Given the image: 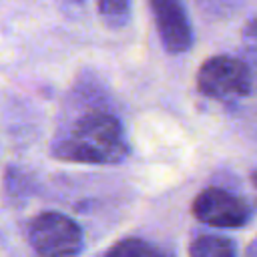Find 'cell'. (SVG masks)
<instances>
[{"label": "cell", "mask_w": 257, "mask_h": 257, "mask_svg": "<svg viewBox=\"0 0 257 257\" xmlns=\"http://www.w3.org/2000/svg\"><path fill=\"white\" fill-rule=\"evenodd\" d=\"M54 157L72 163L108 165L128 153L122 124L108 112H90L78 118L72 128L54 143Z\"/></svg>", "instance_id": "1"}, {"label": "cell", "mask_w": 257, "mask_h": 257, "mask_svg": "<svg viewBox=\"0 0 257 257\" xmlns=\"http://www.w3.org/2000/svg\"><path fill=\"white\" fill-rule=\"evenodd\" d=\"M203 8L211 14H227L239 6L241 0H199Z\"/></svg>", "instance_id": "9"}, {"label": "cell", "mask_w": 257, "mask_h": 257, "mask_svg": "<svg viewBox=\"0 0 257 257\" xmlns=\"http://www.w3.org/2000/svg\"><path fill=\"white\" fill-rule=\"evenodd\" d=\"M30 245L40 257H74L82 247L80 227L60 213H42L30 223Z\"/></svg>", "instance_id": "3"}, {"label": "cell", "mask_w": 257, "mask_h": 257, "mask_svg": "<svg viewBox=\"0 0 257 257\" xmlns=\"http://www.w3.org/2000/svg\"><path fill=\"white\" fill-rule=\"evenodd\" d=\"M191 257H235L233 243L219 235H201L191 243Z\"/></svg>", "instance_id": "6"}, {"label": "cell", "mask_w": 257, "mask_h": 257, "mask_svg": "<svg viewBox=\"0 0 257 257\" xmlns=\"http://www.w3.org/2000/svg\"><path fill=\"white\" fill-rule=\"evenodd\" d=\"M197 88L209 98L231 102L251 90V68L247 62L227 54L213 56L201 64Z\"/></svg>", "instance_id": "2"}, {"label": "cell", "mask_w": 257, "mask_h": 257, "mask_svg": "<svg viewBox=\"0 0 257 257\" xmlns=\"http://www.w3.org/2000/svg\"><path fill=\"white\" fill-rule=\"evenodd\" d=\"M251 257H257V241H255V245H253V251H251Z\"/></svg>", "instance_id": "10"}, {"label": "cell", "mask_w": 257, "mask_h": 257, "mask_svg": "<svg viewBox=\"0 0 257 257\" xmlns=\"http://www.w3.org/2000/svg\"><path fill=\"white\" fill-rule=\"evenodd\" d=\"M159 36L169 52H185L193 42L191 24L183 0H149Z\"/></svg>", "instance_id": "5"}, {"label": "cell", "mask_w": 257, "mask_h": 257, "mask_svg": "<svg viewBox=\"0 0 257 257\" xmlns=\"http://www.w3.org/2000/svg\"><path fill=\"white\" fill-rule=\"evenodd\" d=\"M106 257H163L153 245L141 239H124L110 247Z\"/></svg>", "instance_id": "8"}, {"label": "cell", "mask_w": 257, "mask_h": 257, "mask_svg": "<svg viewBox=\"0 0 257 257\" xmlns=\"http://www.w3.org/2000/svg\"><path fill=\"white\" fill-rule=\"evenodd\" d=\"M253 185H255V189H257V171L253 173Z\"/></svg>", "instance_id": "11"}, {"label": "cell", "mask_w": 257, "mask_h": 257, "mask_svg": "<svg viewBox=\"0 0 257 257\" xmlns=\"http://www.w3.org/2000/svg\"><path fill=\"white\" fill-rule=\"evenodd\" d=\"M96 6L108 26H122L131 16V0H96Z\"/></svg>", "instance_id": "7"}, {"label": "cell", "mask_w": 257, "mask_h": 257, "mask_svg": "<svg viewBox=\"0 0 257 257\" xmlns=\"http://www.w3.org/2000/svg\"><path fill=\"white\" fill-rule=\"evenodd\" d=\"M193 215L211 227H241L249 219V207L233 193L209 187L201 191L193 201Z\"/></svg>", "instance_id": "4"}]
</instances>
